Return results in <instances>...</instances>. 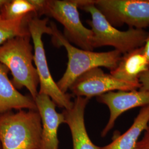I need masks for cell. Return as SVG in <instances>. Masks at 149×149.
Wrapping results in <instances>:
<instances>
[{
    "label": "cell",
    "instance_id": "cell-17",
    "mask_svg": "<svg viewBox=\"0 0 149 149\" xmlns=\"http://www.w3.org/2000/svg\"><path fill=\"white\" fill-rule=\"evenodd\" d=\"M134 149H149V127L145 131L144 136L139 140Z\"/></svg>",
    "mask_w": 149,
    "mask_h": 149
},
{
    "label": "cell",
    "instance_id": "cell-4",
    "mask_svg": "<svg viewBox=\"0 0 149 149\" xmlns=\"http://www.w3.org/2000/svg\"><path fill=\"white\" fill-rule=\"evenodd\" d=\"M42 130L37 110L22 109L0 114L2 149H39Z\"/></svg>",
    "mask_w": 149,
    "mask_h": 149
},
{
    "label": "cell",
    "instance_id": "cell-9",
    "mask_svg": "<svg viewBox=\"0 0 149 149\" xmlns=\"http://www.w3.org/2000/svg\"><path fill=\"white\" fill-rule=\"evenodd\" d=\"M97 100L106 105L110 112L108 121L101 133V136L105 137L123 113L136 107L149 104V91L140 89L111 91L97 97Z\"/></svg>",
    "mask_w": 149,
    "mask_h": 149
},
{
    "label": "cell",
    "instance_id": "cell-14",
    "mask_svg": "<svg viewBox=\"0 0 149 149\" xmlns=\"http://www.w3.org/2000/svg\"><path fill=\"white\" fill-rule=\"evenodd\" d=\"M149 104L143 107L133 123L122 135L115 136L112 142L99 149H134L141 133L149 128Z\"/></svg>",
    "mask_w": 149,
    "mask_h": 149
},
{
    "label": "cell",
    "instance_id": "cell-2",
    "mask_svg": "<svg viewBox=\"0 0 149 149\" xmlns=\"http://www.w3.org/2000/svg\"><path fill=\"white\" fill-rule=\"evenodd\" d=\"M79 8L88 12L91 19L87 22L93 33V49L111 46L120 53L125 54L144 47L149 32L144 29L129 28L121 31L113 27L94 5V0H78Z\"/></svg>",
    "mask_w": 149,
    "mask_h": 149
},
{
    "label": "cell",
    "instance_id": "cell-7",
    "mask_svg": "<svg viewBox=\"0 0 149 149\" xmlns=\"http://www.w3.org/2000/svg\"><path fill=\"white\" fill-rule=\"evenodd\" d=\"M94 5L113 27H149V0H94Z\"/></svg>",
    "mask_w": 149,
    "mask_h": 149
},
{
    "label": "cell",
    "instance_id": "cell-19",
    "mask_svg": "<svg viewBox=\"0 0 149 149\" xmlns=\"http://www.w3.org/2000/svg\"><path fill=\"white\" fill-rule=\"evenodd\" d=\"M144 51L146 58L148 60L149 68V33L144 45Z\"/></svg>",
    "mask_w": 149,
    "mask_h": 149
},
{
    "label": "cell",
    "instance_id": "cell-1",
    "mask_svg": "<svg viewBox=\"0 0 149 149\" xmlns=\"http://www.w3.org/2000/svg\"><path fill=\"white\" fill-rule=\"evenodd\" d=\"M50 26L52 29L53 43L58 47H64L68 53L66 69L56 82L63 92L66 93L74 81L90 70L104 67L112 71L117 66L122 57V54L117 50L95 52L77 48L70 43L54 23Z\"/></svg>",
    "mask_w": 149,
    "mask_h": 149
},
{
    "label": "cell",
    "instance_id": "cell-18",
    "mask_svg": "<svg viewBox=\"0 0 149 149\" xmlns=\"http://www.w3.org/2000/svg\"><path fill=\"white\" fill-rule=\"evenodd\" d=\"M139 81L141 86L140 90L149 91V70L139 75Z\"/></svg>",
    "mask_w": 149,
    "mask_h": 149
},
{
    "label": "cell",
    "instance_id": "cell-12",
    "mask_svg": "<svg viewBox=\"0 0 149 149\" xmlns=\"http://www.w3.org/2000/svg\"><path fill=\"white\" fill-rule=\"evenodd\" d=\"M9 72L0 63V114L13 110H37L32 96L22 94L13 85L8 76Z\"/></svg>",
    "mask_w": 149,
    "mask_h": 149
},
{
    "label": "cell",
    "instance_id": "cell-10",
    "mask_svg": "<svg viewBox=\"0 0 149 149\" xmlns=\"http://www.w3.org/2000/svg\"><path fill=\"white\" fill-rule=\"evenodd\" d=\"M34 101L42 127L39 149H59L58 131L60 125L65 123L63 113L56 111V104L48 95L38 93Z\"/></svg>",
    "mask_w": 149,
    "mask_h": 149
},
{
    "label": "cell",
    "instance_id": "cell-16",
    "mask_svg": "<svg viewBox=\"0 0 149 149\" xmlns=\"http://www.w3.org/2000/svg\"><path fill=\"white\" fill-rule=\"evenodd\" d=\"M33 17L37 16L33 15L14 21L0 19V46L11 38L30 35L28 22Z\"/></svg>",
    "mask_w": 149,
    "mask_h": 149
},
{
    "label": "cell",
    "instance_id": "cell-21",
    "mask_svg": "<svg viewBox=\"0 0 149 149\" xmlns=\"http://www.w3.org/2000/svg\"><path fill=\"white\" fill-rule=\"evenodd\" d=\"M0 149H2V148H1V144H0Z\"/></svg>",
    "mask_w": 149,
    "mask_h": 149
},
{
    "label": "cell",
    "instance_id": "cell-3",
    "mask_svg": "<svg viewBox=\"0 0 149 149\" xmlns=\"http://www.w3.org/2000/svg\"><path fill=\"white\" fill-rule=\"evenodd\" d=\"M31 35L11 38L0 46V63L11 71V80L17 90L26 87L34 99L38 94L39 77L34 66Z\"/></svg>",
    "mask_w": 149,
    "mask_h": 149
},
{
    "label": "cell",
    "instance_id": "cell-20",
    "mask_svg": "<svg viewBox=\"0 0 149 149\" xmlns=\"http://www.w3.org/2000/svg\"><path fill=\"white\" fill-rule=\"evenodd\" d=\"M6 2V0H0V10Z\"/></svg>",
    "mask_w": 149,
    "mask_h": 149
},
{
    "label": "cell",
    "instance_id": "cell-15",
    "mask_svg": "<svg viewBox=\"0 0 149 149\" xmlns=\"http://www.w3.org/2000/svg\"><path fill=\"white\" fill-rule=\"evenodd\" d=\"M33 15L37 16L30 0H6L0 10V19L4 21L20 19Z\"/></svg>",
    "mask_w": 149,
    "mask_h": 149
},
{
    "label": "cell",
    "instance_id": "cell-11",
    "mask_svg": "<svg viewBox=\"0 0 149 149\" xmlns=\"http://www.w3.org/2000/svg\"><path fill=\"white\" fill-rule=\"evenodd\" d=\"M88 98L77 97L69 109H64L65 123L69 127L73 149H99L91 140L86 128L85 111Z\"/></svg>",
    "mask_w": 149,
    "mask_h": 149
},
{
    "label": "cell",
    "instance_id": "cell-13",
    "mask_svg": "<svg viewBox=\"0 0 149 149\" xmlns=\"http://www.w3.org/2000/svg\"><path fill=\"white\" fill-rule=\"evenodd\" d=\"M148 70V60L142 47L124 54L116 69L110 71V74L119 80L139 82V75Z\"/></svg>",
    "mask_w": 149,
    "mask_h": 149
},
{
    "label": "cell",
    "instance_id": "cell-22",
    "mask_svg": "<svg viewBox=\"0 0 149 149\" xmlns=\"http://www.w3.org/2000/svg\"></svg>",
    "mask_w": 149,
    "mask_h": 149
},
{
    "label": "cell",
    "instance_id": "cell-8",
    "mask_svg": "<svg viewBox=\"0 0 149 149\" xmlns=\"http://www.w3.org/2000/svg\"><path fill=\"white\" fill-rule=\"evenodd\" d=\"M140 82H130L116 79L105 73L101 68L90 70L81 75L70 86L72 95L90 99L115 91L139 90Z\"/></svg>",
    "mask_w": 149,
    "mask_h": 149
},
{
    "label": "cell",
    "instance_id": "cell-5",
    "mask_svg": "<svg viewBox=\"0 0 149 149\" xmlns=\"http://www.w3.org/2000/svg\"><path fill=\"white\" fill-rule=\"evenodd\" d=\"M48 18L40 19L33 17L28 22V28L34 44V63L37 71L39 81L38 93L48 95L56 106L69 109L73 106L71 101V95L60 90L53 80L48 66L47 59L44 47L43 34L52 35V29L48 26Z\"/></svg>",
    "mask_w": 149,
    "mask_h": 149
},
{
    "label": "cell",
    "instance_id": "cell-6",
    "mask_svg": "<svg viewBox=\"0 0 149 149\" xmlns=\"http://www.w3.org/2000/svg\"><path fill=\"white\" fill-rule=\"evenodd\" d=\"M78 0H47L44 15L53 18L64 28V37L80 49L93 51V33L80 19Z\"/></svg>",
    "mask_w": 149,
    "mask_h": 149
}]
</instances>
